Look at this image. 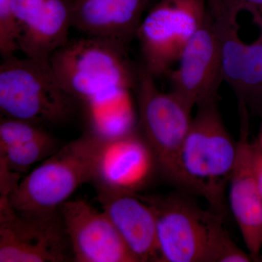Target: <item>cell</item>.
<instances>
[{"instance_id": "22", "label": "cell", "mask_w": 262, "mask_h": 262, "mask_svg": "<svg viewBox=\"0 0 262 262\" xmlns=\"http://www.w3.org/2000/svg\"><path fill=\"white\" fill-rule=\"evenodd\" d=\"M208 3V8L210 11L213 14L222 13L225 11L224 9L223 1L222 0H206Z\"/></svg>"}, {"instance_id": "11", "label": "cell", "mask_w": 262, "mask_h": 262, "mask_svg": "<svg viewBox=\"0 0 262 262\" xmlns=\"http://www.w3.org/2000/svg\"><path fill=\"white\" fill-rule=\"evenodd\" d=\"M238 106V151L229 183V203L248 254L256 261L262 248V194L251 155L248 107L244 103Z\"/></svg>"}, {"instance_id": "3", "label": "cell", "mask_w": 262, "mask_h": 262, "mask_svg": "<svg viewBox=\"0 0 262 262\" xmlns=\"http://www.w3.org/2000/svg\"><path fill=\"white\" fill-rule=\"evenodd\" d=\"M101 136L93 131L61 146L27 174L7 196L24 215L59 211L82 184L94 182Z\"/></svg>"}, {"instance_id": "10", "label": "cell", "mask_w": 262, "mask_h": 262, "mask_svg": "<svg viewBox=\"0 0 262 262\" xmlns=\"http://www.w3.org/2000/svg\"><path fill=\"white\" fill-rule=\"evenodd\" d=\"M72 258L77 262H138L113 222L82 199L60 208Z\"/></svg>"}, {"instance_id": "1", "label": "cell", "mask_w": 262, "mask_h": 262, "mask_svg": "<svg viewBox=\"0 0 262 262\" xmlns=\"http://www.w3.org/2000/svg\"><path fill=\"white\" fill-rule=\"evenodd\" d=\"M141 196L156 218L160 262L253 261L231 238L223 219L202 208L190 194Z\"/></svg>"}, {"instance_id": "14", "label": "cell", "mask_w": 262, "mask_h": 262, "mask_svg": "<svg viewBox=\"0 0 262 262\" xmlns=\"http://www.w3.org/2000/svg\"><path fill=\"white\" fill-rule=\"evenodd\" d=\"M102 210L138 262L159 261L156 218L137 193L97 190Z\"/></svg>"}, {"instance_id": "12", "label": "cell", "mask_w": 262, "mask_h": 262, "mask_svg": "<svg viewBox=\"0 0 262 262\" xmlns=\"http://www.w3.org/2000/svg\"><path fill=\"white\" fill-rule=\"evenodd\" d=\"M155 168L152 155L134 127L120 135L101 136L93 184L96 190L136 193Z\"/></svg>"}, {"instance_id": "21", "label": "cell", "mask_w": 262, "mask_h": 262, "mask_svg": "<svg viewBox=\"0 0 262 262\" xmlns=\"http://www.w3.org/2000/svg\"><path fill=\"white\" fill-rule=\"evenodd\" d=\"M251 149L255 173L262 194V122L257 136L251 141Z\"/></svg>"}, {"instance_id": "18", "label": "cell", "mask_w": 262, "mask_h": 262, "mask_svg": "<svg viewBox=\"0 0 262 262\" xmlns=\"http://www.w3.org/2000/svg\"><path fill=\"white\" fill-rule=\"evenodd\" d=\"M128 91H120L85 103L89 112L91 130L102 137L125 134L134 128L127 107Z\"/></svg>"}, {"instance_id": "7", "label": "cell", "mask_w": 262, "mask_h": 262, "mask_svg": "<svg viewBox=\"0 0 262 262\" xmlns=\"http://www.w3.org/2000/svg\"><path fill=\"white\" fill-rule=\"evenodd\" d=\"M206 0H160L138 29L143 67L155 78L170 74L183 50L206 20Z\"/></svg>"}, {"instance_id": "9", "label": "cell", "mask_w": 262, "mask_h": 262, "mask_svg": "<svg viewBox=\"0 0 262 262\" xmlns=\"http://www.w3.org/2000/svg\"><path fill=\"white\" fill-rule=\"evenodd\" d=\"M170 72L171 91L192 108L216 101L223 81L220 38L211 11Z\"/></svg>"}, {"instance_id": "6", "label": "cell", "mask_w": 262, "mask_h": 262, "mask_svg": "<svg viewBox=\"0 0 262 262\" xmlns=\"http://www.w3.org/2000/svg\"><path fill=\"white\" fill-rule=\"evenodd\" d=\"M78 102L63 89L49 61L14 55L0 64V110L5 117L57 125L73 116Z\"/></svg>"}, {"instance_id": "5", "label": "cell", "mask_w": 262, "mask_h": 262, "mask_svg": "<svg viewBox=\"0 0 262 262\" xmlns=\"http://www.w3.org/2000/svg\"><path fill=\"white\" fill-rule=\"evenodd\" d=\"M134 89L139 108L136 130L152 155L155 169L166 182L184 192L180 156L193 108L172 91H160L155 77L143 66L138 67Z\"/></svg>"}, {"instance_id": "4", "label": "cell", "mask_w": 262, "mask_h": 262, "mask_svg": "<svg viewBox=\"0 0 262 262\" xmlns=\"http://www.w3.org/2000/svg\"><path fill=\"white\" fill-rule=\"evenodd\" d=\"M49 62L63 89L84 104L135 87L138 68L129 58L128 48L108 39L84 36L70 40Z\"/></svg>"}, {"instance_id": "20", "label": "cell", "mask_w": 262, "mask_h": 262, "mask_svg": "<svg viewBox=\"0 0 262 262\" xmlns=\"http://www.w3.org/2000/svg\"><path fill=\"white\" fill-rule=\"evenodd\" d=\"M225 14L237 21L241 12H248L262 31V0H222Z\"/></svg>"}, {"instance_id": "19", "label": "cell", "mask_w": 262, "mask_h": 262, "mask_svg": "<svg viewBox=\"0 0 262 262\" xmlns=\"http://www.w3.org/2000/svg\"><path fill=\"white\" fill-rule=\"evenodd\" d=\"M21 36L15 18L13 0H0V53L2 58L14 56Z\"/></svg>"}, {"instance_id": "17", "label": "cell", "mask_w": 262, "mask_h": 262, "mask_svg": "<svg viewBox=\"0 0 262 262\" xmlns=\"http://www.w3.org/2000/svg\"><path fill=\"white\" fill-rule=\"evenodd\" d=\"M71 28L72 0H48L42 14L20 36L18 51L28 58L49 61L55 51L70 41Z\"/></svg>"}, {"instance_id": "8", "label": "cell", "mask_w": 262, "mask_h": 262, "mask_svg": "<svg viewBox=\"0 0 262 262\" xmlns=\"http://www.w3.org/2000/svg\"><path fill=\"white\" fill-rule=\"evenodd\" d=\"M70 250L60 211L24 215L0 196V262H63Z\"/></svg>"}, {"instance_id": "15", "label": "cell", "mask_w": 262, "mask_h": 262, "mask_svg": "<svg viewBox=\"0 0 262 262\" xmlns=\"http://www.w3.org/2000/svg\"><path fill=\"white\" fill-rule=\"evenodd\" d=\"M150 0H72V28L129 48Z\"/></svg>"}, {"instance_id": "13", "label": "cell", "mask_w": 262, "mask_h": 262, "mask_svg": "<svg viewBox=\"0 0 262 262\" xmlns=\"http://www.w3.org/2000/svg\"><path fill=\"white\" fill-rule=\"evenodd\" d=\"M212 14V13H211ZM220 38L223 81L238 98V103L262 102V31L251 43L239 35L237 21L225 13L213 15Z\"/></svg>"}, {"instance_id": "16", "label": "cell", "mask_w": 262, "mask_h": 262, "mask_svg": "<svg viewBox=\"0 0 262 262\" xmlns=\"http://www.w3.org/2000/svg\"><path fill=\"white\" fill-rule=\"evenodd\" d=\"M56 138L42 125L4 117L0 122V168L20 174L59 149Z\"/></svg>"}, {"instance_id": "2", "label": "cell", "mask_w": 262, "mask_h": 262, "mask_svg": "<svg viewBox=\"0 0 262 262\" xmlns=\"http://www.w3.org/2000/svg\"><path fill=\"white\" fill-rule=\"evenodd\" d=\"M237 151L238 143L226 127L217 101L198 106L181 151L184 192L203 198L223 220Z\"/></svg>"}]
</instances>
